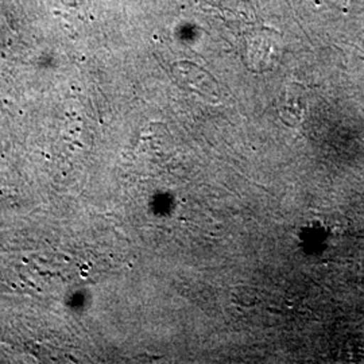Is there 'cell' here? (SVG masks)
<instances>
[{"mask_svg":"<svg viewBox=\"0 0 364 364\" xmlns=\"http://www.w3.org/2000/svg\"><path fill=\"white\" fill-rule=\"evenodd\" d=\"M305 109V97L304 92L296 90V87L287 90V103L284 105L282 117L285 119L299 120Z\"/></svg>","mask_w":364,"mask_h":364,"instance_id":"obj_1","label":"cell"}]
</instances>
